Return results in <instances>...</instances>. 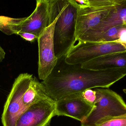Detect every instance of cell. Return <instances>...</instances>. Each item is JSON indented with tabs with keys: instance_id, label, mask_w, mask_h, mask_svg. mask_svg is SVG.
<instances>
[{
	"instance_id": "16",
	"label": "cell",
	"mask_w": 126,
	"mask_h": 126,
	"mask_svg": "<svg viewBox=\"0 0 126 126\" xmlns=\"http://www.w3.org/2000/svg\"><path fill=\"white\" fill-rule=\"evenodd\" d=\"M95 126H126V115L105 118L96 123Z\"/></svg>"
},
{
	"instance_id": "10",
	"label": "cell",
	"mask_w": 126,
	"mask_h": 126,
	"mask_svg": "<svg viewBox=\"0 0 126 126\" xmlns=\"http://www.w3.org/2000/svg\"><path fill=\"white\" fill-rule=\"evenodd\" d=\"M77 5L75 30L76 42L87 31L98 25L115 6L82 7Z\"/></svg>"
},
{
	"instance_id": "1",
	"label": "cell",
	"mask_w": 126,
	"mask_h": 126,
	"mask_svg": "<svg viewBox=\"0 0 126 126\" xmlns=\"http://www.w3.org/2000/svg\"><path fill=\"white\" fill-rule=\"evenodd\" d=\"M66 56L58 59L49 75L41 82L47 96L54 101L89 89L109 88L126 75V68L93 70L81 64H70Z\"/></svg>"
},
{
	"instance_id": "13",
	"label": "cell",
	"mask_w": 126,
	"mask_h": 126,
	"mask_svg": "<svg viewBox=\"0 0 126 126\" xmlns=\"http://www.w3.org/2000/svg\"><path fill=\"white\" fill-rule=\"evenodd\" d=\"M46 95H47L41 82H39L36 78L33 77L22 96L23 105L27 108Z\"/></svg>"
},
{
	"instance_id": "2",
	"label": "cell",
	"mask_w": 126,
	"mask_h": 126,
	"mask_svg": "<svg viewBox=\"0 0 126 126\" xmlns=\"http://www.w3.org/2000/svg\"><path fill=\"white\" fill-rule=\"evenodd\" d=\"M50 25L56 20L54 32L55 55L66 56L76 43L75 24L77 4L74 0H48Z\"/></svg>"
},
{
	"instance_id": "23",
	"label": "cell",
	"mask_w": 126,
	"mask_h": 126,
	"mask_svg": "<svg viewBox=\"0 0 126 126\" xmlns=\"http://www.w3.org/2000/svg\"><path fill=\"white\" fill-rule=\"evenodd\" d=\"M89 0L90 1L91 0Z\"/></svg>"
},
{
	"instance_id": "9",
	"label": "cell",
	"mask_w": 126,
	"mask_h": 126,
	"mask_svg": "<svg viewBox=\"0 0 126 126\" xmlns=\"http://www.w3.org/2000/svg\"><path fill=\"white\" fill-rule=\"evenodd\" d=\"M81 93L68 95L55 101V115L67 116L81 123L85 121L95 106L84 99Z\"/></svg>"
},
{
	"instance_id": "3",
	"label": "cell",
	"mask_w": 126,
	"mask_h": 126,
	"mask_svg": "<svg viewBox=\"0 0 126 126\" xmlns=\"http://www.w3.org/2000/svg\"><path fill=\"white\" fill-rule=\"evenodd\" d=\"M97 100L95 107L81 126H95L96 123L107 117L126 115V103L119 94L109 88H95Z\"/></svg>"
},
{
	"instance_id": "6",
	"label": "cell",
	"mask_w": 126,
	"mask_h": 126,
	"mask_svg": "<svg viewBox=\"0 0 126 126\" xmlns=\"http://www.w3.org/2000/svg\"><path fill=\"white\" fill-rule=\"evenodd\" d=\"M55 102L47 95L29 106L19 116L15 126H48L55 116Z\"/></svg>"
},
{
	"instance_id": "18",
	"label": "cell",
	"mask_w": 126,
	"mask_h": 126,
	"mask_svg": "<svg viewBox=\"0 0 126 126\" xmlns=\"http://www.w3.org/2000/svg\"><path fill=\"white\" fill-rule=\"evenodd\" d=\"M81 94L82 97L86 101L94 106L97 100V95L94 89L86 90L81 92Z\"/></svg>"
},
{
	"instance_id": "19",
	"label": "cell",
	"mask_w": 126,
	"mask_h": 126,
	"mask_svg": "<svg viewBox=\"0 0 126 126\" xmlns=\"http://www.w3.org/2000/svg\"><path fill=\"white\" fill-rule=\"evenodd\" d=\"M16 34L20 35L22 38L27 41L30 42H34L38 38L37 37L36 35L29 32H18Z\"/></svg>"
},
{
	"instance_id": "12",
	"label": "cell",
	"mask_w": 126,
	"mask_h": 126,
	"mask_svg": "<svg viewBox=\"0 0 126 126\" xmlns=\"http://www.w3.org/2000/svg\"><path fill=\"white\" fill-rule=\"evenodd\" d=\"M121 26H126V3L115 6L110 13L98 25L87 31L83 35L98 34L114 27Z\"/></svg>"
},
{
	"instance_id": "21",
	"label": "cell",
	"mask_w": 126,
	"mask_h": 126,
	"mask_svg": "<svg viewBox=\"0 0 126 126\" xmlns=\"http://www.w3.org/2000/svg\"><path fill=\"white\" fill-rule=\"evenodd\" d=\"M80 7H84L90 6L89 0H74Z\"/></svg>"
},
{
	"instance_id": "8",
	"label": "cell",
	"mask_w": 126,
	"mask_h": 126,
	"mask_svg": "<svg viewBox=\"0 0 126 126\" xmlns=\"http://www.w3.org/2000/svg\"><path fill=\"white\" fill-rule=\"evenodd\" d=\"M36 6L33 13L16 25L13 30L18 32H29L38 38L50 25L48 0H36Z\"/></svg>"
},
{
	"instance_id": "7",
	"label": "cell",
	"mask_w": 126,
	"mask_h": 126,
	"mask_svg": "<svg viewBox=\"0 0 126 126\" xmlns=\"http://www.w3.org/2000/svg\"><path fill=\"white\" fill-rule=\"evenodd\" d=\"M56 20L54 19L38 37V77L45 80L52 72L58 61L54 49V32Z\"/></svg>"
},
{
	"instance_id": "11",
	"label": "cell",
	"mask_w": 126,
	"mask_h": 126,
	"mask_svg": "<svg viewBox=\"0 0 126 126\" xmlns=\"http://www.w3.org/2000/svg\"><path fill=\"white\" fill-rule=\"evenodd\" d=\"M126 52L107 54L81 64L82 67L93 70L126 68Z\"/></svg>"
},
{
	"instance_id": "4",
	"label": "cell",
	"mask_w": 126,
	"mask_h": 126,
	"mask_svg": "<svg viewBox=\"0 0 126 126\" xmlns=\"http://www.w3.org/2000/svg\"><path fill=\"white\" fill-rule=\"evenodd\" d=\"M77 41L65 57L67 63L82 64L104 55L126 52V46L117 42Z\"/></svg>"
},
{
	"instance_id": "17",
	"label": "cell",
	"mask_w": 126,
	"mask_h": 126,
	"mask_svg": "<svg viewBox=\"0 0 126 126\" xmlns=\"http://www.w3.org/2000/svg\"><path fill=\"white\" fill-rule=\"evenodd\" d=\"M90 6L93 7H104L117 6L126 3V0H91Z\"/></svg>"
},
{
	"instance_id": "14",
	"label": "cell",
	"mask_w": 126,
	"mask_h": 126,
	"mask_svg": "<svg viewBox=\"0 0 126 126\" xmlns=\"http://www.w3.org/2000/svg\"><path fill=\"white\" fill-rule=\"evenodd\" d=\"M126 26L114 27L103 32L90 35H83L78 40L98 43L117 42L122 29Z\"/></svg>"
},
{
	"instance_id": "15",
	"label": "cell",
	"mask_w": 126,
	"mask_h": 126,
	"mask_svg": "<svg viewBox=\"0 0 126 126\" xmlns=\"http://www.w3.org/2000/svg\"><path fill=\"white\" fill-rule=\"evenodd\" d=\"M24 18H13L0 16V31L7 35L15 34L13 28L23 19Z\"/></svg>"
},
{
	"instance_id": "20",
	"label": "cell",
	"mask_w": 126,
	"mask_h": 126,
	"mask_svg": "<svg viewBox=\"0 0 126 126\" xmlns=\"http://www.w3.org/2000/svg\"><path fill=\"white\" fill-rule=\"evenodd\" d=\"M126 26L123 28L120 33L119 39L117 42L126 46Z\"/></svg>"
},
{
	"instance_id": "22",
	"label": "cell",
	"mask_w": 126,
	"mask_h": 126,
	"mask_svg": "<svg viewBox=\"0 0 126 126\" xmlns=\"http://www.w3.org/2000/svg\"><path fill=\"white\" fill-rule=\"evenodd\" d=\"M6 53L0 45V63H1L5 58Z\"/></svg>"
},
{
	"instance_id": "5",
	"label": "cell",
	"mask_w": 126,
	"mask_h": 126,
	"mask_svg": "<svg viewBox=\"0 0 126 126\" xmlns=\"http://www.w3.org/2000/svg\"><path fill=\"white\" fill-rule=\"evenodd\" d=\"M32 75L21 73L16 79L4 104L1 116L3 126H15L18 118L27 108L22 98L33 78Z\"/></svg>"
}]
</instances>
